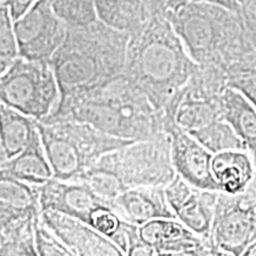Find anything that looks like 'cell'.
<instances>
[{"label":"cell","mask_w":256,"mask_h":256,"mask_svg":"<svg viewBox=\"0 0 256 256\" xmlns=\"http://www.w3.org/2000/svg\"><path fill=\"white\" fill-rule=\"evenodd\" d=\"M188 133L214 154L228 150H248L246 142L223 119L214 121L206 127L198 128Z\"/></svg>","instance_id":"cb8c5ba5"},{"label":"cell","mask_w":256,"mask_h":256,"mask_svg":"<svg viewBox=\"0 0 256 256\" xmlns=\"http://www.w3.org/2000/svg\"><path fill=\"white\" fill-rule=\"evenodd\" d=\"M128 40L130 32L100 19L83 26H68L63 43L50 60L58 83L60 101L122 75Z\"/></svg>","instance_id":"3957f363"},{"label":"cell","mask_w":256,"mask_h":256,"mask_svg":"<svg viewBox=\"0 0 256 256\" xmlns=\"http://www.w3.org/2000/svg\"><path fill=\"white\" fill-rule=\"evenodd\" d=\"M100 20L124 31H133L148 17L144 0H95Z\"/></svg>","instance_id":"44dd1931"},{"label":"cell","mask_w":256,"mask_h":256,"mask_svg":"<svg viewBox=\"0 0 256 256\" xmlns=\"http://www.w3.org/2000/svg\"><path fill=\"white\" fill-rule=\"evenodd\" d=\"M19 57L14 20L6 5H0V74L5 72Z\"/></svg>","instance_id":"484cf974"},{"label":"cell","mask_w":256,"mask_h":256,"mask_svg":"<svg viewBox=\"0 0 256 256\" xmlns=\"http://www.w3.org/2000/svg\"><path fill=\"white\" fill-rule=\"evenodd\" d=\"M218 194V191L194 188L183 203L174 209L177 220L197 235L210 240Z\"/></svg>","instance_id":"d6986e66"},{"label":"cell","mask_w":256,"mask_h":256,"mask_svg":"<svg viewBox=\"0 0 256 256\" xmlns=\"http://www.w3.org/2000/svg\"><path fill=\"white\" fill-rule=\"evenodd\" d=\"M36 120L0 104V160L18 156L36 132Z\"/></svg>","instance_id":"ac0fdd59"},{"label":"cell","mask_w":256,"mask_h":256,"mask_svg":"<svg viewBox=\"0 0 256 256\" xmlns=\"http://www.w3.org/2000/svg\"><path fill=\"white\" fill-rule=\"evenodd\" d=\"M58 101V83L50 62L18 57L0 76V102L32 119H46Z\"/></svg>","instance_id":"ba28073f"},{"label":"cell","mask_w":256,"mask_h":256,"mask_svg":"<svg viewBox=\"0 0 256 256\" xmlns=\"http://www.w3.org/2000/svg\"><path fill=\"white\" fill-rule=\"evenodd\" d=\"M139 235L158 256H217L209 238L197 235L177 218L150 220L139 226Z\"/></svg>","instance_id":"7c38bea8"},{"label":"cell","mask_w":256,"mask_h":256,"mask_svg":"<svg viewBox=\"0 0 256 256\" xmlns=\"http://www.w3.org/2000/svg\"><path fill=\"white\" fill-rule=\"evenodd\" d=\"M252 162H254V178H252V183L250 185H249L247 190L252 192V194H256V150H254V151H252Z\"/></svg>","instance_id":"836d02e7"},{"label":"cell","mask_w":256,"mask_h":256,"mask_svg":"<svg viewBox=\"0 0 256 256\" xmlns=\"http://www.w3.org/2000/svg\"><path fill=\"white\" fill-rule=\"evenodd\" d=\"M164 14L196 63L216 66L228 78L256 66V51L240 16L206 2H192Z\"/></svg>","instance_id":"277c9868"},{"label":"cell","mask_w":256,"mask_h":256,"mask_svg":"<svg viewBox=\"0 0 256 256\" xmlns=\"http://www.w3.org/2000/svg\"><path fill=\"white\" fill-rule=\"evenodd\" d=\"M168 0H148V14H162Z\"/></svg>","instance_id":"1f68e13d"},{"label":"cell","mask_w":256,"mask_h":256,"mask_svg":"<svg viewBox=\"0 0 256 256\" xmlns=\"http://www.w3.org/2000/svg\"><path fill=\"white\" fill-rule=\"evenodd\" d=\"M66 28L68 25L57 16L51 0H38L14 20L19 57L50 62L66 38Z\"/></svg>","instance_id":"30bf717a"},{"label":"cell","mask_w":256,"mask_h":256,"mask_svg":"<svg viewBox=\"0 0 256 256\" xmlns=\"http://www.w3.org/2000/svg\"><path fill=\"white\" fill-rule=\"evenodd\" d=\"M34 244L40 256H74L69 248L43 223L40 216L34 222Z\"/></svg>","instance_id":"4316f807"},{"label":"cell","mask_w":256,"mask_h":256,"mask_svg":"<svg viewBox=\"0 0 256 256\" xmlns=\"http://www.w3.org/2000/svg\"><path fill=\"white\" fill-rule=\"evenodd\" d=\"M210 241L217 256H241L256 241V194L220 192Z\"/></svg>","instance_id":"9c48e42d"},{"label":"cell","mask_w":256,"mask_h":256,"mask_svg":"<svg viewBox=\"0 0 256 256\" xmlns=\"http://www.w3.org/2000/svg\"><path fill=\"white\" fill-rule=\"evenodd\" d=\"M194 2V0H168V4L165 6V11H177V10L182 8L183 6L190 4V2Z\"/></svg>","instance_id":"d6a6232c"},{"label":"cell","mask_w":256,"mask_h":256,"mask_svg":"<svg viewBox=\"0 0 256 256\" xmlns=\"http://www.w3.org/2000/svg\"><path fill=\"white\" fill-rule=\"evenodd\" d=\"M228 87L241 92L256 107V66L230 75Z\"/></svg>","instance_id":"83f0119b"},{"label":"cell","mask_w":256,"mask_h":256,"mask_svg":"<svg viewBox=\"0 0 256 256\" xmlns=\"http://www.w3.org/2000/svg\"><path fill=\"white\" fill-rule=\"evenodd\" d=\"M220 191L238 194L247 191L254 178V162L248 150H228L216 153L211 162Z\"/></svg>","instance_id":"e0dca14e"},{"label":"cell","mask_w":256,"mask_h":256,"mask_svg":"<svg viewBox=\"0 0 256 256\" xmlns=\"http://www.w3.org/2000/svg\"><path fill=\"white\" fill-rule=\"evenodd\" d=\"M38 132L54 170V178L72 180L107 153L134 142L74 120L40 122Z\"/></svg>","instance_id":"5b68a950"},{"label":"cell","mask_w":256,"mask_h":256,"mask_svg":"<svg viewBox=\"0 0 256 256\" xmlns=\"http://www.w3.org/2000/svg\"><path fill=\"white\" fill-rule=\"evenodd\" d=\"M6 0H0V4H4Z\"/></svg>","instance_id":"8d00e7d4"},{"label":"cell","mask_w":256,"mask_h":256,"mask_svg":"<svg viewBox=\"0 0 256 256\" xmlns=\"http://www.w3.org/2000/svg\"><path fill=\"white\" fill-rule=\"evenodd\" d=\"M194 64L164 12L150 14L130 32L124 74L162 114L183 92Z\"/></svg>","instance_id":"6da1fadb"},{"label":"cell","mask_w":256,"mask_h":256,"mask_svg":"<svg viewBox=\"0 0 256 256\" xmlns=\"http://www.w3.org/2000/svg\"><path fill=\"white\" fill-rule=\"evenodd\" d=\"M243 256H256V241L248 246L247 249L243 252Z\"/></svg>","instance_id":"e575fe53"},{"label":"cell","mask_w":256,"mask_h":256,"mask_svg":"<svg viewBox=\"0 0 256 256\" xmlns=\"http://www.w3.org/2000/svg\"><path fill=\"white\" fill-rule=\"evenodd\" d=\"M94 165L113 174L126 188L166 186L176 176L166 132L107 153Z\"/></svg>","instance_id":"52a82bcc"},{"label":"cell","mask_w":256,"mask_h":256,"mask_svg":"<svg viewBox=\"0 0 256 256\" xmlns=\"http://www.w3.org/2000/svg\"><path fill=\"white\" fill-rule=\"evenodd\" d=\"M40 220L74 256H124L121 248L110 238L78 218L56 211L43 210Z\"/></svg>","instance_id":"4fadbf2b"},{"label":"cell","mask_w":256,"mask_h":256,"mask_svg":"<svg viewBox=\"0 0 256 256\" xmlns=\"http://www.w3.org/2000/svg\"><path fill=\"white\" fill-rule=\"evenodd\" d=\"M176 113L177 110L164 112V128L170 139L176 174L192 186L220 192L211 170L214 153L176 121Z\"/></svg>","instance_id":"8fae6325"},{"label":"cell","mask_w":256,"mask_h":256,"mask_svg":"<svg viewBox=\"0 0 256 256\" xmlns=\"http://www.w3.org/2000/svg\"><path fill=\"white\" fill-rule=\"evenodd\" d=\"M194 2H206L210 4L220 6L232 14L241 16L246 8L250 5L252 0H194Z\"/></svg>","instance_id":"f546056e"},{"label":"cell","mask_w":256,"mask_h":256,"mask_svg":"<svg viewBox=\"0 0 256 256\" xmlns=\"http://www.w3.org/2000/svg\"><path fill=\"white\" fill-rule=\"evenodd\" d=\"M222 119L220 100L192 98L183 94L176 113V121L186 132L198 130Z\"/></svg>","instance_id":"7402d4cb"},{"label":"cell","mask_w":256,"mask_h":256,"mask_svg":"<svg viewBox=\"0 0 256 256\" xmlns=\"http://www.w3.org/2000/svg\"><path fill=\"white\" fill-rule=\"evenodd\" d=\"M144 2H145V4L147 6V10H148V0H144Z\"/></svg>","instance_id":"d590c367"},{"label":"cell","mask_w":256,"mask_h":256,"mask_svg":"<svg viewBox=\"0 0 256 256\" xmlns=\"http://www.w3.org/2000/svg\"><path fill=\"white\" fill-rule=\"evenodd\" d=\"M63 120L89 124L110 136L134 142L165 133L164 114L124 74L92 90L60 101L40 122Z\"/></svg>","instance_id":"7a4b0ae2"},{"label":"cell","mask_w":256,"mask_h":256,"mask_svg":"<svg viewBox=\"0 0 256 256\" xmlns=\"http://www.w3.org/2000/svg\"><path fill=\"white\" fill-rule=\"evenodd\" d=\"M57 16L68 26H83L98 20L95 0H51Z\"/></svg>","instance_id":"d4e9b609"},{"label":"cell","mask_w":256,"mask_h":256,"mask_svg":"<svg viewBox=\"0 0 256 256\" xmlns=\"http://www.w3.org/2000/svg\"><path fill=\"white\" fill-rule=\"evenodd\" d=\"M38 190L42 211H56L89 224L119 246L126 255L127 220L119 215L114 202L106 200L87 183L80 180L51 178L38 186Z\"/></svg>","instance_id":"8992f818"},{"label":"cell","mask_w":256,"mask_h":256,"mask_svg":"<svg viewBox=\"0 0 256 256\" xmlns=\"http://www.w3.org/2000/svg\"><path fill=\"white\" fill-rule=\"evenodd\" d=\"M38 0H6L4 4L0 5H6L10 10V14H11L14 20H17L24 16L26 12L34 6Z\"/></svg>","instance_id":"4dcf8cb0"},{"label":"cell","mask_w":256,"mask_h":256,"mask_svg":"<svg viewBox=\"0 0 256 256\" xmlns=\"http://www.w3.org/2000/svg\"><path fill=\"white\" fill-rule=\"evenodd\" d=\"M114 203L124 220L138 226L158 218H177L168 202L165 186L130 188Z\"/></svg>","instance_id":"5bb4252c"},{"label":"cell","mask_w":256,"mask_h":256,"mask_svg":"<svg viewBox=\"0 0 256 256\" xmlns=\"http://www.w3.org/2000/svg\"><path fill=\"white\" fill-rule=\"evenodd\" d=\"M222 119L234 128L247 145L249 152L256 150V107L232 87L224 90L220 98Z\"/></svg>","instance_id":"ffe728a7"},{"label":"cell","mask_w":256,"mask_h":256,"mask_svg":"<svg viewBox=\"0 0 256 256\" xmlns=\"http://www.w3.org/2000/svg\"><path fill=\"white\" fill-rule=\"evenodd\" d=\"M240 17L242 19L248 40L256 51V0H252Z\"/></svg>","instance_id":"f1b7e54d"},{"label":"cell","mask_w":256,"mask_h":256,"mask_svg":"<svg viewBox=\"0 0 256 256\" xmlns=\"http://www.w3.org/2000/svg\"><path fill=\"white\" fill-rule=\"evenodd\" d=\"M0 174L11 176L36 186H40L54 178L52 166L46 156L38 128L28 146L18 156L0 160Z\"/></svg>","instance_id":"2e32d148"},{"label":"cell","mask_w":256,"mask_h":256,"mask_svg":"<svg viewBox=\"0 0 256 256\" xmlns=\"http://www.w3.org/2000/svg\"><path fill=\"white\" fill-rule=\"evenodd\" d=\"M38 217L0 226V255L37 256L34 244V222Z\"/></svg>","instance_id":"603a6c76"},{"label":"cell","mask_w":256,"mask_h":256,"mask_svg":"<svg viewBox=\"0 0 256 256\" xmlns=\"http://www.w3.org/2000/svg\"><path fill=\"white\" fill-rule=\"evenodd\" d=\"M40 212L38 186L0 174V226L36 218Z\"/></svg>","instance_id":"9a60e30c"}]
</instances>
